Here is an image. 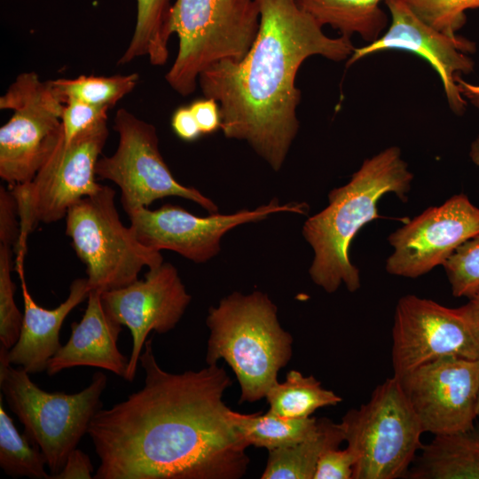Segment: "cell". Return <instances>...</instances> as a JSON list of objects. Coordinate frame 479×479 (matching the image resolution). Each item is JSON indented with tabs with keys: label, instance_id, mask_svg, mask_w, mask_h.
Returning a JSON list of instances; mask_svg holds the SVG:
<instances>
[{
	"label": "cell",
	"instance_id": "obj_1",
	"mask_svg": "<svg viewBox=\"0 0 479 479\" xmlns=\"http://www.w3.org/2000/svg\"><path fill=\"white\" fill-rule=\"evenodd\" d=\"M139 362L142 389L93 416L87 434L100 463L96 479H240L247 443L223 401L232 385L217 364L171 373L156 361L153 339Z\"/></svg>",
	"mask_w": 479,
	"mask_h": 479
},
{
	"label": "cell",
	"instance_id": "obj_2",
	"mask_svg": "<svg viewBox=\"0 0 479 479\" xmlns=\"http://www.w3.org/2000/svg\"><path fill=\"white\" fill-rule=\"evenodd\" d=\"M257 2L260 27L246 56L211 65L198 85L218 103L224 135L246 141L278 171L299 130L295 79L301 65L314 55L342 61L355 47L349 37L327 36L296 0Z\"/></svg>",
	"mask_w": 479,
	"mask_h": 479
},
{
	"label": "cell",
	"instance_id": "obj_3",
	"mask_svg": "<svg viewBox=\"0 0 479 479\" xmlns=\"http://www.w3.org/2000/svg\"><path fill=\"white\" fill-rule=\"evenodd\" d=\"M412 178L400 149L390 146L365 160L348 184L329 192L327 207L302 226L314 251L309 273L317 286L329 294L342 284L349 292L359 289V271L349 256L350 243L364 225L381 218L377 205L384 194L407 200Z\"/></svg>",
	"mask_w": 479,
	"mask_h": 479
},
{
	"label": "cell",
	"instance_id": "obj_4",
	"mask_svg": "<svg viewBox=\"0 0 479 479\" xmlns=\"http://www.w3.org/2000/svg\"><path fill=\"white\" fill-rule=\"evenodd\" d=\"M207 365L224 359L240 387V403L265 397L292 357L293 338L278 319L277 306L260 291L233 292L210 307Z\"/></svg>",
	"mask_w": 479,
	"mask_h": 479
},
{
	"label": "cell",
	"instance_id": "obj_5",
	"mask_svg": "<svg viewBox=\"0 0 479 479\" xmlns=\"http://www.w3.org/2000/svg\"><path fill=\"white\" fill-rule=\"evenodd\" d=\"M257 0H176L170 31L178 51L165 79L183 97L194 92L201 72L225 60H241L258 34Z\"/></svg>",
	"mask_w": 479,
	"mask_h": 479
},
{
	"label": "cell",
	"instance_id": "obj_6",
	"mask_svg": "<svg viewBox=\"0 0 479 479\" xmlns=\"http://www.w3.org/2000/svg\"><path fill=\"white\" fill-rule=\"evenodd\" d=\"M107 379L96 372L88 387L75 394L40 389L22 367L14 368L0 345V389L10 410L24 426V434L46 459L50 479L60 472L69 453L88 431L100 409Z\"/></svg>",
	"mask_w": 479,
	"mask_h": 479
},
{
	"label": "cell",
	"instance_id": "obj_7",
	"mask_svg": "<svg viewBox=\"0 0 479 479\" xmlns=\"http://www.w3.org/2000/svg\"><path fill=\"white\" fill-rule=\"evenodd\" d=\"M339 425L355 457L352 479L403 477L422 445L423 428L394 375L366 403L349 410Z\"/></svg>",
	"mask_w": 479,
	"mask_h": 479
},
{
	"label": "cell",
	"instance_id": "obj_8",
	"mask_svg": "<svg viewBox=\"0 0 479 479\" xmlns=\"http://www.w3.org/2000/svg\"><path fill=\"white\" fill-rule=\"evenodd\" d=\"M115 192L102 189L84 197L68 209L66 234L86 265L90 291L105 292L128 286L144 267L163 263L160 251L142 244L131 226H125L114 205Z\"/></svg>",
	"mask_w": 479,
	"mask_h": 479
},
{
	"label": "cell",
	"instance_id": "obj_9",
	"mask_svg": "<svg viewBox=\"0 0 479 479\" xmlns=\"http://www.w3.org/2000/svg\"><path fill=\"white\" fill-rule=\"evenodd\" d=\"M108 137L106 119L75 137H64L32 181L11 188L18 204L20 236L14 249L24 259L27 240L39 223L66 217L71 206L98 192L95 167Z\"/></svg>",
	"mask_w": 479,
	"mask_h": 479
},
{
	"label": "cell",
	"instance_id": "obj_10",
	"mask_svg": "<svg viewBox=\"0 0 479 479\" xmlns=\"http://www.w3.org/2000/svg\"><path fill=\"white\" fill-rule=\"evenodd\" d=\"M65 103L51 81L35 72L19 75L0 97V109L12 110L0 129V177L10 187L29 183L62 137Z\"/></svg>",
	"mask_w": 479,
	"mask_h": 479
},
{
	"label": "cell",
	"instance_id": "obj_11",
	"mask_svg": "<svg viewBox=\"0 0 479 479\" xmlns=\"http://www.w3.org/2000/svg\"><path fill=\"white\" fill-rule=\"evenodd\" d=\"M114 129L119 135L117 149L111 156L98 160L95 173L120 188L121 202L127 214L169 196L194 201L211 214L217 213L218 207L210 199L175 179L161 154L153 124L120 108Z\"/></svg>",
	"mask_w": 479,
	"mask_h": 479
},
{
	"label": "cell",
	"instance_id": "obj_12",
	"mask_svg": "<svg viewBox=\"0 0 479 479\" xmlns=\"http://www.w3.org/2000/svg\"><path fill=\"white\" fill-rule=\"evenodd\" d=\"M306 203L280 204L274 198L254 210L242 209L233 214L214 213L197 216L186 209L166 204L158 209L139 208L128 213L130 226L138 240L157 250H171L194 263H205L220 251L222 237L231 229L258 222L278 212L306 214Z\"/></svg>",
	"mask_w": 479,
	"mask_h": 479
},
{
	"label": "cell",
	"instance_id": "obj_13",
	"mask_svg": "<svg viewBox=\"0 0 479 479\" xmlns=\"http://www.w3.org/2000/svg\"><path fill=\"white\" fill-rule=\"evenodd\" d=\"M424 433L474 428L479 393V358L444 357L397 378Z\"/></svg>",
	"mask_w": 479,
	"mask_h": 479
},
{
	"label": "cell",
	"instance_id": "obj_14",
	"mask_svg": "<svg viewBox=\"0 0 479 479\" xmlns=\"http://www.w3.org/2000/svg\"><path fill=\"white\" fill-rule=\"evenodd\" d=\"M392 365L400 378L444 357L479 358V349L457 308L414 294L402 296L392 328Z\"/></svg>",
	"mask_w": 479,
	"mask_h": 479
},
{
	"label": "cell",
	"instance_id": "obj_15",
	"mask_svg": "<svg viewBox=\"0 0 479 479\" xmlns=\"http://www.w3.org/2000/svg\"><path fill=\"white\" fill-rule=\"evenodd\" d=\"M477 235L479 208L463 193L453 195L389 236L394 250L387 259L386 271L399 277H420L444 265L458 247Z\"/></svg>",
	"mask_w": 479,
	"mask_h": 479
},
{
	"label": "cell",
	"instance_id": "obj_16",
	"mask_svg": "<svg viewBox=\"0 0 479 479\" xmlns=\"http://www.w3.org/2000/svg\"><path fill=\"white\" fill-rule=\"evenodd\" d=\"M192 300L177 270L169 263L148 270L143 279L101 293L106 314L132 336L125 380L133 381L137 363L150 332L166 334L176 327Z\"/></svg>",
	"mask_w": 479,
	"mask_h": 479
},
{
	"label": "cell",
	"instance_id": "obj_17",
	"mask_svg": "<svg viewBox=\"0 0 479 479\" xmlns=\"http://www.w3.org/2000/svg\"><path fill=\"white\" fill-rule=\"evenodd\" d=\"M391 22L389 29L377 40L355 48L348 59L349 67L360 59L388 50H401L424 59L439 75L448 105L456 114H462L466 99L459 91L455 76L474 70L468 56L475 51V43L460 35H448L421 20L405 0H384Z\"/></svg>",
	"mask_w": 479,
	"mask_h": 479
},
{
	"label": "cell",
	"instance_id": "obj_18",
	"mask_svg": "<svg viewBox=\"0 0 479 479\" xmlns=\"http://www.w3.org/2000/svg\"><path fill=\"white\" fill-rule=\"evenodd\" d=\"M122 325L111 318L101 304V293L90 291L79 322L71 324V335L50 359L46 373L53 376L64 369L86 365L105 369L125 379L129 361L118 349Z\"/></svg>",
	"mask_w": 479,
	"mask_h": 479
},
{
	"label": "cell",
	"instance_id": "obj_19",
	"mask_svg": "<svg viewBox=\"0 0 479 479\" xmlns=\"http://www.w3.org/2000/svg\"><path fill=\"white\" fill-rule=\"evenodd\" d=\"M21 283L24 313L16 343L6 349V357L12 365H19L28 373L46 370L50 359L61 347L59 332L67 316L89 296L86 278L75 279L67 299L58 307L48 310L39 306L27 290L23 263L16 264Z\"/></svg>",
	"mask_w": 479,
	"mask_h": 479
},
{
	"label": "cell",
	"instance_id": "obj_20",
	"mask_svg": "<svg viewBox=\"0 0 479 479\" xmlns=\"http://www.w3.org/2000/svg\"><path fill=\"white\" fill-rule=\"evenodd\" d=\"M406 474L411 479H479V431L434 436Z\"/></svg>",
	"mask_w": 479,
	"mask_h": 479
},
{
	"label": "cell",
	"instance_id": "obj_21",
	"mask_svg": "<svg viewBox=\"0 0 479 479\" xmlns=\"http://www.w3.org/2000/svg\"><path fill=\"white\" fill-rule=\"evenodd\" d=\"M381 1L296 0L322 27L328 25L349 38L357 34L369 43L382 35L388 24V16L380 7Z\"/></svg>",
	"mask_w": 479,
	"mask_h": 479
},
{
	"label": "cell",
	"instance_id": "obj_22",
	"mask_svg": "<svg viewBox=\"0 0 479 479\" xmlns=\"http://www.w3.org/2000/svg\"><path fill=\"white\" fill-rule=\"evenodd\" d=\"M344 441L339 423L318 420L314 435L293 445L268 451L262 479H313L318 461L328 448L339 447Z\"/></svg>",
	"mask_w": 479,
	"mask_h": 479
},
{
	"label": "cell",
	"instance_id": "obj_23",
	"mask_svg": "<svg viewBox=\"0 0 479 479\" xmlns=\"http://www.w3.org/2000/svg\"><path fill=\"white\" fill-rule=\"evenodd\" d=\"M170 0H137V21L130 42L118 64L147 57L153 66H163L169 55Z\"/></svg>",
	"mask_w": 479,
	"mask_h": 479
},
{
	"label": "cell",
	"instance_id": "obj_24",
	"mask_svg": "<svg viewBox=\"0 0 479 479\" xmlns=\"http://www.w3.org/2000/svg\"><path fill=\"white\" fill-rule=\"evenodd\" d=\"M230 415L248 446L268 451L295 444L314 435L318 427L315 418L289 419L271 411L243 414L232 410Z\"/></svg>",
	"mask_w": 479,
	"mask_h": 479
},
{
	"label": "cell",
	"instance_id": "obj_25",
	"mask_svg": "<svg viewBox=\"0 0 479 479\" xmlns=\"http://www.w3.org/2000/svg\"><path fill=\"white\" fill-rule=\"evenodd\" d=\"M265 398L269 411L289 419L309 418L316 410L342 401L334 391L322 388L313 375L305 376L296 370L289 371L284 382L272 385Z\"/></svg>",
	"mask_w": 479,
	"mask_h": 479
},
{
	"label": "cell",
	"instance_id": "obj_26",
	"mask_svg": "<svg viewBox=\"0 0 479 479\" xmlns=\"http://www.w3.org/2000/svg\"><path fill=\"white\" fill-rule=\"evenodd\" d=\"M46 459L25 434H20L6 413L0 397V467L12 477L50 479Z\"/></svg>",
	"mask_w": 479,
	"mask_h": 479
},
{
	"label": "cell",
	"instance_id": "obj_27",
	"mask_svg": "<svg viewBox=\"0 0 479 479\" xmlns=\"http://www.w3.org/2000/svg\"><path fill=\"white\" fill-rule=\"evenodd\" d=\"M54 90L66 104L69 99L112 108L130 93L139 81L137 73L112 76L80 75L74 79L51 80Z\"/></svg>",
	"mask_w": 479,
	"mask_h": 479
},
{
	"label": "cell",
	"instance_id": "obj_28",
	"mask_svg": "<svg viewBox=\"0 0 479 479\" xmlns=\"http://www.w3.org/2000/svg\"><path fill=\"white\" fill-rule=\"evenodd\" d=\"M12 249L11 246L0 244V342L7 349L18 341L23 319L14 302Z\"/></svg>",
	"mask_w": 479,
	"mask_h": 479
},
{
	"label": "cell",
	"instance_id": "obj_29",
	"mask_svg": "<svg viewBox=\"0 0 479 479\" xmlns=\"http://www.w3.org/2000/svg\"><path fill=\"white\" fill-rule=\"evenodd\" d=\"M425 23L448 35H456L465 25V11L479 8V0H405Z\"/></svg>",
	"mask_w": 479,
	"mask_h": 479
},
{
	"label": "cell",
	"instance_id": "obj_30",
	"mask_svg": "<svg viewBox=\"0 0 479 479\" xmlns=\"http://www.w3.org/2000/svg\"><path fill=\"white\" fill-rule=\"evenodd\" d=\"M443 266L452 295L470 298L479 289V235L458 247Z\"/></svg>",
	"mask_w": 479,
	"mask_h": 479
},
{
	"label": "cell",
	"instance_id": "obj_31",
	"mask_svg": "<svg viewBox=\"0 0 479 479\" xmlns=\"http://www.w3.org/2000/svg\"><path fill=\"white\" fill-rule=\"evenodd\" d=\"M108 110L107 107L93 106L78 99L67 100L61 118L64 142L69 143L83 130L107 119Z\"/></svg>",
	"mask_w": 479,
	"mask_h": 479
},
{
	"label": "cell",
	"instance_id": "obj_32",
	"mask_svg": "<svg viewBox=\"0 0 479 479\" xmlns=\"http://www.w3.org/2000/svg\"><path fill=\"white\" fill-rule=\"evenodd\" d=\"M355 457L346 447H331L320 456L313 479H352Z\"/></svg>",
	"mask_w": 479,
	"mask_h": 479
},
{
	"label": "cell",
	"instance_id": "obj_33",
	"mask_svg": "<svg viewBox=\"0 0 479 479\" xmlns=\"http://www.w3.org/2000/svg\"><path fill=\"white\" fill-rule=\"evenodd\" d=\"M20 236V223L18 204L11 190L0 187V244L18 246Z\"/></svg>",
	"mask_w": 479,
	"mask_h": 479
},
{
	"label": "cell",
	"instance_id": "obj_34",
	"mask_svg": "<svg viewBox=\"0 0 479 479\" xmlns=\"http://www.w3.org/2000/svg\"><path fill=\"white\" fill-rule=\"evenodd\" d=\"M201 134H211L221 128V113L218 103L210 98L193 101L190 106Z\"/></svg>",
	"mask_w": 479,
	"mask_h": 479
},
{
	"label": "cell",
	"instance_id": "obj_35",
	"mask_svg": "<svg viewBox=\"0 0 479 479\" xmlns=\"http://www.w3.org/2000/svg\"><path fill=\"white\" fill-rule=\"evenodd\" d=\"M93 466L90 457L75 448L68 455L63 468L51 479H91Z\"/></svg>",
	"mask_w": 479,
	"mask_h": 479
},
{
	"label": "cell",
	"instance_id": "obj_36",
	"mask_svg": "<svg viewBox=\"0 0 479 479\" xmlns=\"http://www.w3.org/2000/svg\"><path fill=\"white\" fill-rule=\"evenodd\" d=\"M171 125L174 132L185 141L196 140L201 134L189 106H182L175 111Z\"/></svg>",
	"mask_w": 479,
	"mask_h": 479
},
{
	"label": "cell",
	"instance_id": "obj_37",
	"mask_svg": "<svg viewBox=\"0 0 479 479\" xmlns=\"http://www.w3.org/2000/svg\"><path fill=\"white\" fill-rule=\"evenodd\" d=\"M457 309L467 323L479 349V289L468 298L466 304Z\"/></svg>",
	"mask_w": 479,
	"mask_h": 479
},
{
	"label": "cell",
	"instance_id": "obj_38",
	"mask_svg": "<svg viewBox=\"0 0 479 479\" xmlns=\"http://www.w3.org/2000/svg\"><path fill=\"white\" fill-rule=\"evenodd\" d=\"M455 82L461 96L479 111V84L467 82L460 75L455 76Z\"/></svg>",
	"mask_w": 479,
	"mask_h": 479
},
{
	"label": "cell",
	"instance_id": "obj_39",
	"mask_svg": "<svg viewBox=\"0 0 479 479\" xmlns=\"http://www.w3.org/2000/svg\"><path fill=\"white\" fill-rule=\"evenodd\" d=\"M469 156L472 161L479 166V136L471 144Z\"/></svg>",
	"mask_w": 479,
	"mask_h": 479
},
{
	"label": "cell",
	"instance_id": "obj_40",
	"mask_svg": "<svg viewBox=\"0 0 479 479\" xmlns=\"http://www.w3.org/2000/svg\"><path fill=\"white\" fill-rule=\"evenodd\" d=\"M475 413H476V417H479V393H478L477 401H476Z\"/></svg>",
	"mask_w": 479,
	"mask_h": 479
}]
</instances>
